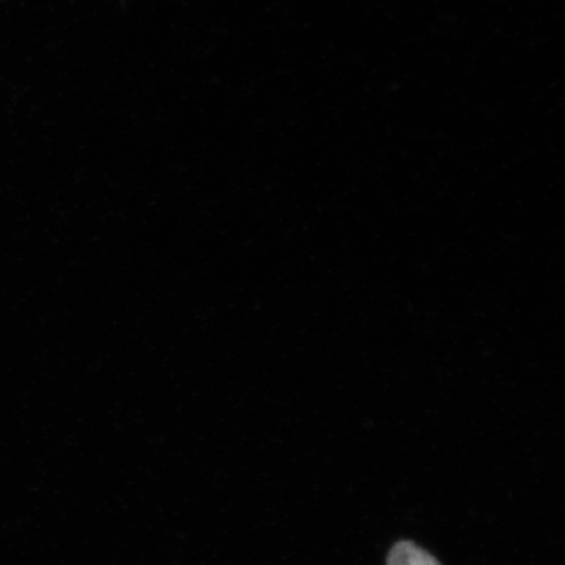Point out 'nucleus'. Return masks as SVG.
<instances>
[{"mask_svg": "<svg viewBox=\"0 0 565 565\" xmlns=\"http://www.w3.org/2000/svg\"><path fill=\"white\" fill-rule=\"evenodd\" d=\"M387 565H441L426 550L414 542L402 541L395 545L387 556Z\"/></svg>", "mask_w": 565, "mask_h": 565, "instance_id": "f257e3e1", "label": "nucleus"}]
</instances>
